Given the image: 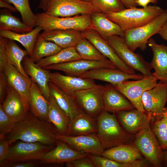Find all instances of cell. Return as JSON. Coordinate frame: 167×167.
<instances>
[{"instance_id":"obj_12","label":"cell","mask_w":167,"mask_h":167,"mask_svg":"<svg viewBox=\"0 0 167 167\" xmlns=\"http://www.w3.org/2000/svg\"><path fill=\"white\" fill-rule=\"evenodd\" d=\"M142 100L149 118H161L167 101V83L159 82L154 88L143 93Z\"/></svg>"},{"instance_id":"obj_20","label":"cell","mask_w":167,"mask_h":167,"mask_svg":"<svg viewBox=\"0 0 167 167\" xmlns=\"http://www.w3.org/2000/svg\"><path fill=\"white\" fill-rule=\"evenodd\" d=\"M118 120L128 133H135L149 127V118L145 113L134 109L117 113Z\"/></svg>"},{"instance_id":"obj_16","label":"cell","mask_w":167,"mask_h":167,"mask_svg":"<svg viewBox=\"0 0 167 167\" xmlns=\"http://www.w3.org/2000/svg\"><path fill=\"white\" fill-rule=\"evenodd\" d=\"M3 71L7 77L9 85L20 95L27 113L30 107L29 97L32 79L22 75L8 61Z\"/></svg>"},{"instance_id":"obj_53","label":"cell","mask_w":167,"mask_h":167,"mask_svg":"<svg viewBox=\"0 0 167 167\" xmlns=\"http://www.w3.org/2000/svg\"><path fill=\"white\" fill-rule=\"evenodd\" d=\"M166 10H167V9Z\"/></svg>"},{"instance_id":"obj_45","label":"cell","mask_w":167,"mask_h":167,"mask_svg":"<svg viewBox=\"0 0 167 167\" xmlns=\"http://www.w3.org/2000/svg\"><path fill=\"white\" fill-rule=\"evenodd\" d=\"M10 144L5 138L0 139V166L3 163L9 152Z\"/></svg>"},{"instance_id":"obj_5","label":"cell","mask_w":167,"mask_h":167,"mask_svg":"<svg viewBox=\"0 0 167 167\" xmlns=\"http://www.w3.org/2000/svg\"><path fill=\"white\" fill-rule=\"evenodd\" d=\"M36 26L42 27V30L72 29L82 32L93 28L90 15L61 17L52 16L44 12L35 14Z\"/></svg>"},{"instance_id":"obj_3","label":"cell","mask_w":167,"mask_h":167,"mask_svg":"<svg viewBox=\"0 0 167 167\" xmlns=\"http://www.w3.org/2000/svg\"><path fill=\"white\" fill-rule=\"evenodd\" d=\"M164 11L159 6L149 5L146 8H126L120 11L110 13L105 15L125 32L148 24L160 15Z\"/></svg>"},{"instance_id":"obj_43","label":"cell","mask_w":167,"mask_h":167,"mask_svg":"<svg viewBox=\"0 0 167 167\" xmlns=\"http://www.w3.org/2000/svg\"><path fill=\"white\" fill-rule=\"evenodd\" d=\"M6 40L7 39L0 36V72L3 71L8 62L6 49Z\"/></svg>"},{"instance_id":"obj_7","label":"cell","mask_w":167,"mask_h":167,"mask_svg":"<svg viewBox=\"0 0 167 167\" xmlns=\"http://www.w3.org/2000/svg\"><path fill=\"white\" fill-rule=\"evenodd\" d=\"M106 41L126 65L144 75L152 76L150 63L146 61L141 55L135 53L129 48L123 37L113 35L109 37Z\"/></svg>"},{"instance_id":"obj_52","label":"cell","mask_w":167,"mask_h":167,"mask_svg":"<svg viewBox=\"0 0 167 167\" xmlns=\"http://www.w3.org/2000/svg\"><path fill=\"white\" fill-rule=\"evenodd\" d=\"M80 0L84 1V2H86L92 3L93 0Z\"/></svg>"},{"instance_id":"obj_28","label":"cell","mask_w":167,"mask_h":167,"mask_svg":"<svg viewBox=\"0 0 167 167\" xmlns=\"http://www.w3.org/2000/svg\"><path fill=\"white\" fill-rule=\"evenodd\" d=\"M101 156L115 161L125 163L141 160L140 152L134 145L124 144L105 150Z\"/></svg>"},{"instance_id":"obj_33","label":"cell","mask_w":167,"mask_h":167,"mask_svg":"<svg viewBox=\"0 0 167 167\" xmlns=\"http://www.w3.org/2000/svg\"><path fill=\"white\" fill-rule=\"evenodd\" d=\"M33 28L21 22L13 15L11 11L6 9L0 10V30H8L19 33H24L32 31Z\"/></svg>"},{"instance_id":"obj_50","label":"cell","mask_w":167,"mask_h":167,"mask_svg":"<svg viewBox=\"0 0 167 167\" xmlns=\"http://www.w3.org/2000/svg\"><path fill=\"white\" fill-rule=\"evenodd\" d=\"M158 34L162 38L167 41V21L162 27Z\"/></svg>"},{"instance_id":"obj_49","label":"cell","mask_w":167,"mask_h":167,"mask_svg":"<svg viewBox=\"0 0 167 167\" xmlns=\"http://www.w3.org/2000/svg\"><path fill=\"white\" fill-rule=\"evenodd\" d=\"M125 8H128L136 7L138 5L135 0H120Z\"/></svg>"},{"instance_id":"obj_37","label":"cell","mask_w":167,"mask_h":167,"mask_svg":"<svg viewBox=\"0 0 167 167\" xmlns=\"http://www.w3.org/2000/svg\"><path fill=\"white\" fill-rule=\"evenodd\" d=\"M81 59L92 61H104L108 59L102 54L88 39L82 37L75 46Z\"/></svg>"},{"instance_id":"obj_18","label":"cell","mask_w":167,"mask_h":167,"mask_svg":"<svg viewBox=\"0 0 167 167\" xmlns=\"http://www.w3.org/2000/svg\"><path fill=\"white\" fill-rule=\"evenodd\" d=\"M50 81L74 99L75 92L96 85L93 80L65 75L58 72L50 73Z\"/></svg>"},{"instance_id":"obj_15","label":"cell","mask_w":167,"mask_h":167,"mask_svg":"<svg viewBox=\"0 0 167 167\" xmlns=\"http://www.w3.org/2000/svg\"><path fill=\"white\" fill-rule=\"evenodd\" d=\"M57 139L80 152L101 156L104 150L96 133L75 136L58 134Z\"/></svg>"},{"instance_id":"obj_1","label":"cell","mask_w":167,"mask_h":167,"mask_svg":"<svg viewBox=\"0 0 167 167\" xmlns=\"http://www.w3.org/2000/svg\"><path fill=\"white\" fill-rule=\"evenodd\" d=\"M59 134L51 123L31 115L15 123L12 131L6 139L10 145L17 140L30 142H38L49 146L56 144Z\"/></svg>"},{"instance_id":"obj_11","label":"cell","mask_w":167,"mask_h":167,"mask_svg":"<svg viewBox=\"0 0 167 167\" xmlns=\"http://www.w3.org/2000/svg\"><path fill=\"white\" fill-rule=\"evenodd\" d=\"M134 145L146 159L156 167L161 166L163 152L159 142L150 127L138 132Z\"/></svg>"},{"instance_id":"obj_13","label":"cell","mask_w":167,"mask_h":167,"mask_svg":"<svg viewBox=\"0 0 167 167\" xmlns=\"http://www.w3.org/2000/svg\"><path fill=\"white\" fill-rule=\"evenodd\" d=\"M43 68L48 70L61 71L69 75L77 77L92 70L101 68H118L109 59L104 61H92L83 59L51 65Z\"/></svg>"},{"instance_id":"obj_38","label":"cell","mask_w":167,"mask_h":167,"mask_svg":"<svg viewBox=\"0 0 167 167\" xmlns=\"http://www.w3.org/2000/svg\"><path fill=\"white\" fill-rule=\"evenodd\" d=\"M2 0L12 4L16 8L24 24L33 28L36 26V15L31 10L29 0Z\"/></svg>"},{"instance_id":"obj_47","label":"cell","mask_w":167,"mask_h":167,"mask_svg":"<svg viewBox=\"0 0 167 167\" xmlns=\"http://www.w3.org/2000/svg\"><path fill=\"white\" fill-rule=\"evenodd\" d=\"M0 7L6 9L11 12H17L18 11L16 8L11 4L5 2L2 0H0Z\"/></svg>"},{"instance_id":"obj_25","label":"cell","mask_w":167,"mask_h":167,"mask_svg":"<svg viewBox=\"0 0 167 167\" xmlns=\"http://www.w3.org/2000/svg\"><path fill=\"white\" fill-rule=\"evenodd\" d=\"M2 103L4 112L15 123L25 118L26 113L21 98L17 91L9 85L6 96Z\"/></svg>"},{"instance_id":"obj_32","label":"cell","mask_w":167,"mask_h":167,"mask_svg":"<svg viewBox=\"0 0 167 167\" xmlns=\"http://www.w3.org/2000/svg\"><path fill=\"white\" fill-rule=\"evenodd\" d=\"M42 28L36 26L31 31L26 33H17L8 30H0V36L8 39L16 41L25 48L31 57L37 39Z\"/></svg>"},{"instance_id":"obj_6","label":"cell","mask_w":167,"mask_h":167,"mask_svg":"<svg viewBox=\"0 0 167 167\" xmlns=\"http://www.w3.org/2000/svg\"><path fill=\"white\" fill-rule=\"evenodd\" d=\"M167 21L166 9L160 15L148 24L125 31L123 38L126 44L133 51L138 48L144 51L147 48L149 39L153 35L158 34Z\"/></svg>"},{"instance_id":"obj_34","label":"cell","mask_w":167,"mask_h":167,"mask_svg":"<svg viewBox=\"0 0 167 167\" xmlns=\"http://www.w3.org/2000/svg\"><path fill=\"white\" fill-rule=\"evenodd\" d=\"M81 59L75 47L62 49L56 54L43 58L36 63L43 67L50 65L69 62Z\"/></svg>"},{"instance_id":"obj_19","label":"cell","mask_w":167,"mask_h":167,"mask_svg":"<svg viewBox=\"0 0 167 167\" xmlns=\"http://www.w3.org/2000/svg\"><path fill=\"white\" fill-rule=\"evenodd\" d=\"M89 154L77 151L65 142L58 140L56 147L44 154L39 161L46 164L66 163Z\"/></svg>"},{"instance_id":"obj_40","label":"cell","mask_w":167,"mask_h":167,"mask_svg":"<svg viewBox=\"0 0 167 167\" xmlns=\"http://www.w3.org/2000/svg\"><path fill=\"white\" fill-rule=\"evenodd\" d=\"M92 3L105 14L119 12L126 8L120 0H93Z\"/></svg>"},{"instance_id":"obj_29","label":"cell","mask_w":167,"mask_h":167,"mask_svg":"<svg viewBox=\"0 0 167 167\" xmlns=\"http://www.w3.org/2000/svg\"><path fill=\"white\" fill-rule=\"evenodd\" d=\"M29 104L35 116L49 122V101L44 96L37 84L32 80L30 89Z\"/></svg>"},{"instance_id":"obj_9","label":"cell","mask_w":167,"mask_h":167,"mask_svg":"<svg viewBox=\"0 0 167 167\" xmlns=\"http://www.w3.org/2000/svg\"><path fill=\"white\" fill-rule=\"evenodd\" d=\"M157 84V80L153 76L144 75L141 79L126 80L114 86L135 109L145 113L142 100V95L145 92L153 88Z\"/></svg>"},{"instance_id":"obj_4","label":"cell","mask_w":167,"mask_h":167,"mask_svg":"<svg viewBox=\"0 0 167 167\" xmlns=\"http://www.w3.org/2000/svg\"><path fill=\"white\" fill-rule=\"evenodd\" d=\"M38 8L47 15L61 17L100 12L92 3L80 0H40Z\"/></svg>"},{"instance_id":"obj_2","label":"cell","mask_w":167,"mask_h":167,"mask_svg":"<svg viewBox=\"0 0 167 167\" xmlns=\"http://www.w3.org/2000/svg\"><path fill=\"white\" fill-rule=\"evenodd\" d=\"M96 135L104 150L128 144L132 137L122 126L114 113L104 110L96 118Z\"/></svg>"},{"instance_id":"obj_21","label":"cell","mask_w":167,"mask_h":167,"mask_svg":"<svg viewBox=\"0 0 167 167\" xmlns=\"http://www.w3.org/2000/svg\"><path fill=\"white\" fill-rule=\"evenodd\" d=\"M148 45L153 53L150 64L154 71L152 76L160 82L167 83V46L158 44L152 38L148 40Z\"/></svg>"},{"instance_id":"obj_51","label":"cell","mask_w":167,"mask_h":167,"mask_svg":"<svg viewBox=\"0 0 167 167\" xmlns=\"http://www.w3.org/2000/svg\"><path fill=\"white\" fill-rule=\"evenodd\" d=\"M162 160L167 165V150L163 152Z\"/></svg>"},{"instance_id":"obj_46","label":"cell","mask_w":167,"mask_h":167,"mask_svg":"<svg viewBox=\"0 0 167 167\" xmlns=\"http://www.w3.org/2000/svg\"><path fill=\"white\" fill-rule=\"evenodd\" d=\"M39 161L18 162L5 165L6 167H33L36 165Z\"/></svg>"},{"instance_id":"obj_31","label":"cell","mask_w":167,"mask_h":167,"mask_svg":"<svg viewBox=\"0 0 167 167\" xmlns=\"http://www.w3.org/2000/svg\"><path fill=\"white\" fill-rule=\"evenodd\" d=\"M49 101V122L54 125L59 134L66 135L70 122L69 117L52 96H50Z\"/></svg>"},{"instance_id":"obj_14","label":"cell","mask_w":167,"mask_h":167,"mask_svg":"<svg viewBox=\"0 0 167 167\" xmlns=\"http://www.w3.org/2000/svg\"><path fill=\"white\" fill-rule=\"evenodd\" d=\"M82 36L90 41L103 55L118 69L129 74H136L135 71L124 62L108 42L94 29L89 28L81 32Z\"/></svg>"},{"instance_id":"obj_30","label":"cell","mask_w":167,"mask_h":167,"mask_svg":"<svg viewBox=\"0 0 167 167\" xmlns=\"http://www.w3.org/2000/svg\"><path fill=\"white\" fill-rule=\"evenodd\" d=\"M49 87L50 95L72 120L81 109L75 99L50 81Z\"/></svg>"},{"instance_id":"obj_27","label":"cell","mask_w":167,"mask_h":167,"mask_svg":"<svg viewBox=\"0 0 167 167\" xmlns=\"http://www.w3.org/2000/svg\"><path fill=\"white\" fill-rule=\"evenodd\" d=\"M93 28L106 41L110 36L117 35L124 37L125 32L119 26L101 12H95L90 15Z\"/></svg>"},{"instance_id":"obj_39","label":"cell","mask_w":167,"mask_h":167,"mask_svg":"<svg viewBox=\"0 0 167 167\" xmlns=\"http://www.w3.org/2000/svg\"><path fill=\"white\" fill-rule=\"evenodd\" d=\"M153 132L162 149L167 148V107L162 117L155 123Z\"/></svg>"},{"instance_id":"obj_44","label":"cell","mask_w":167,"mask_h":167,"mask_svg":"<svg viewBox=\"0 0 167 167\" xmlns=\"http://www.w3.org/2000/svg\"><path fill=\"white\" fill-rule=\"evenodd\" d=\"M9 86L7 77L3 71L0 72V102L1 104L6 97Z\"/></svg>"},{"instance_id":"obj_36","label":"cell","mask_w":167,"mask_h":167,"mask_svg":"<svg viewBox=\"0 0 167 167\" xmlns=\"http://www.w3.org/2000/svg\"><path fill=\"white\" fill-rule=\"evenodd\" d=\"M6 49L8 61L22 75L29 77L25 72L23 65L24 58L29 55L26 50L22 49L14 41L7 39Z\"/></svg>"},{"instance_id":"obj_23","label":"cell","mask_w":167,"mask_h":167,"mask_svg":"<svg viewBox=\"0 0 167 167\" xmlns=\"http://www.w3.org/2000/svg\"><path fill=\"white\" fill-rule=\"evenodd\" d=\"M102 96L104 110L109 112L115 113L135 108L131 102L111 84L104 86Z\"/></svg>"},{"instance_id":"obj_42","label":"cell","mask_w":167,"mask_h":167,"mask_svg":"<svg viewBox=\"0 0 167 167\" xmlns=\"http://www.w3.org/2000/svg\"><path fill=\"white\" fill-rule=\"evenodd\" d=\"M88 155L66 162V166L68 167H95Z\"/></svg>"},{"instance_id":"obj_26","label":"cell","mask_w":167,"mask_h":167,"mask_svg":"<svg viewBox=\"0 0 167 167\" xmlns=\"http://www.w3.org/2000/svg\"><path fill=\"white\" fill-rule=\"evenodd\" d=\"M97 131L96 118L81 109L80 112L70 121L66 135L75 136L96 133Z\"/></svg>"},{"instance_id":"obj_10","label":"cell","mask_w":167,"mask_h":167,"mask_svg":"<svg viewBox=\"0 0 167 167\" xmlns=\"http://www.w3.org/2000/svg\"><path fill=\"white\" fill-rule=\"evenodd\" d=\"M104 87L96 84L75 92L74 99L79 107L95 118L104 110L102 96Z\"/></svg>"},{"instance_id":"obj_24","label":"cell","mask_w":167,"mask_h":167,"mask_svg":"<svg viewBox=\"0 0 167 167\" xmlns=\"http://www.w3.org/2000/svg\"><path fill=\"white\" fill-rule=\"evenodd\" d=\"M43 39L54 42L62 48L75 47L82 38L80 31L72 29H53L40 33Z\"/></svg>"},{"instance_id":"obj_17","label":"cell","mask_w":167,"mask_h":167,"mask_svg":"<svg viewBox=\"0 0 167 167\" xmlns=\"http://www.w3.org/2000/svg\"><path fill=\"white\" fill-rule=\"evenodd\" d=\"M143 74H129L118 69L101 68L87 71L79 77L106 82L115 85L130 79L139 80L143 78Z\"/></svg>"},{"instance_id":"obj_35","label":"cell","mask_w":167,"mask_h":167,"mask_svg":"<svg viewBox=\"0 0 167 167\" xmlns=\"http://www.w3.org/2000/svg\"><path fill=\"white\" fill-rule=\"evenodd\" d=\"M62 49L54 42L42 38L39 34L30 58L34 62L36 63L43 58L56 54Z\"/></svg>"},{"instance_id":"obj_8","label":"cell","mask_w":167,"mask_h":167,"mask_svg":"<svg viewBox=\"0 0 167 167\" xmlns=\"http://www.w3.org/2000/svg\"><path fill=\"white\" fill-rule=\"evenodd\" d=\"M54 146L21 141L10 147L8 154L0 167L18 162L39 161L42 156L54 148Z\"/></svg>"},{"instance_id":"obj_41","label":"cell","mask_w":167,"mask_h":167,"mask_svg":"<svg viewBox=\"0 0 167 167\" xmlns=\"http://www.w3.org/2000/svg\"><path fill=\"white\" fill-rule=\"evenodd\" d=\"M15 123L4 112L0 104V139L9 134L13 130Z\"/></svg>"},{"instance_id":"obj_22","label":"cell","mask_w":167,"mask_h":167,"mask_svg":"<svg viewBox=\"0 0 167 167\" xmlns=\"http://www.w3.org/2000/svg\"><path fill=\"white\" fill-rule=\"evenodd\" d=\"M22 64L26 74L37 84L44 96L49 101L51 96L49 87L50 71L38 66L27 56L24 58Z\"/></svg>"},{"instance_id":"obj_48","label":"cell","mask_w":167,"mask_h":167,"mask_svg":"<svg viewBox=\"0 0 167 167\" xmlns=\"http://www.w3.org/2000/svg\"><path fill=\"white\" fill-rule=\"evenodd\" d=\"M135 1L138 6H141L143 8L147 7L150 3L155 4L157 2V0H135Z\"/></svg>"}]
</instances>
